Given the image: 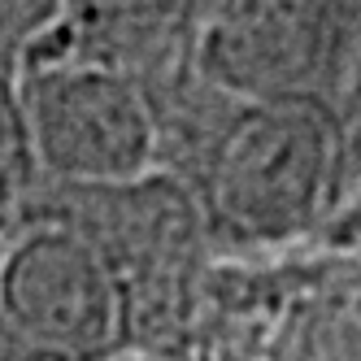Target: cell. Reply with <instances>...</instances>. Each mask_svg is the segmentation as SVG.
I'll list each match as a JSON object with an SVG mask.
<instances>
[{
	"label": "cell",
	"instance_id": "2",
	"mask_svg": "<svg viewBox=\"0 0 361 361\" xmlns=\"http://www.w3.org/2000/svg\"><path fill=\"white\" fill-rule=\"evenodd\" d=\"M0 357H140L131 300L109 252L44 183L0 218Z\"/></svg>",
	"mask_w": 361,
	"mask_h": 361
},
{
	"label": "cell",
	"instance_id": "1",
	"mask_svg": "<svg viewBox=\"0 0 361 361\" xmlns=\"http://www.w3.org/2000/svg\"><path fill=\"white\" fill-rule=\"evenodd\" d=\"M188 161L204 235L231 252L292 248L335 214L344 188V126L322 96L222 100L218 118L166 135Z\"/></svg>",
	"mask_w": 361,
	"mask_h": 361
},
{
	"label": "cell",
	"instance_id": "5",
	"mask_svg": "<svg viewBox=\"0 0 361 361\" xmlns=\"http://www.w3.org/2000/svg\"><path fill=\"white\" fill-rule=\"evenodd\" d=\"M204 5L209 0H57L53 22L31 39L22 61L92 57L131 70L148 87H157L170 57L192 48Z\"/></svg>",
	"mask_w": 361,
	"mask_h": 361
},
{
	"label": "cell",
	"instance_id": "4",
	"mask_svg": "<svg viewBox=\"0 0 361 361\" xmlns=\"http://www.w3.org/2000/svg\"><path fill=\"white\" fill-rule=\"evenodd\" d=\"M326 48V0H209L192 35V66L231 100L322 96Z\"/></svg>",
	"mask_w": 361,
	"mask_h": 361
},
{
	"label": "cell",
	"instance_id": "3",
	"mask_svg": "<svg viewBox=\"0 0 361 361\" xmlns=\"http://www.w3.org/2000/svg\"><path fill=\"white\" fill-rule=\"evenodd\" d=\"M35 178L48 188H118L166 170L152 87L92 57H31L13 70Z\"/></svg>",
	"mask_w": 361,
	"mask_h": 361
},
{
	"label": "cell",
	"instance_id": "6",
	"mask_svg": "<svg viewBox=\"0 0 361 361\" xmlns=\"http://www.w3.org/2000/svg\"><path fill=\"white\" fill-rule=\"evenodd\" d=\"M35 183L39 178H35L27 122H22V105H18V79L13 70L0 66V218L18 209Z\"/></svg>",
	"mask_w": 361,
	"mask_h": 361
},
{
	"label": "cell",
	"instance_id": "7",
	"mask_svg": "<svg viewBox=\"0 0 361 361\" xmlns=\"http://www.w3.org/2000/svg\"><path fill=\"white\" fill-rule=\"evenodd\" d=\"M57 0H0V66L18 70L31 39L53 22Z\"/></svg>",
	"mask_w": 361,
	"mask_h": 361
},
{
	"label": "cell",
	"instance_id": "8",
	"mask_svg": "<svg viewBox=\"0 0 361 361\" xmlns=\"http://www.w3.org/2000/svg\"><path fill=\"white\" fill-rule=\"evenodd\" d=\"M118 361H152V357H118Z\"/></svg>",
	"mask_w": 361,
	"mask_h": 361
}]
</instances>
